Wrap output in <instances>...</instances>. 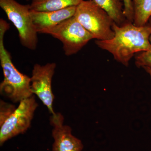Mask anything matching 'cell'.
Listing matches in <instances>:
<instances>
[{"label": "cell", "mask_w": 151, "mask_h": 151, "mask_svg": "<svg viewBox=\"0 0 151 151\" xmlns=\"http://www.w3.org/2000/svg\"><path fill=\"white\" fill-rule=\"evenodd\" d=\"M83 0H32L31 10L52 12L77 6Z\"/></svg>", "instance_id": "8fae6325"}, {"label": "cell", "mask_w": 151, "mask_h": 151, "mask_svg": "<svg viewBox=\"0 0 151 151\" xmlns=\"http://www.w3.org/2000/svg\"><path fill=\"white\" fill-rule=\"evenodd\" d=\"M108 14L114 23L122 26L129 22L124 14L123 0H93Z\"/></svg>", "instance_id": "30bf717a"}, {"label": "cell", "mask_w": 151, "mask_h": 151, "mask_svg": "<svg viewBox=\"0 0 151 151\" xmlns=\"http://www.w3.org/2000/svg\"><path fill=\"white\" fill-rule=\"evenodd\" d=\"M124 14L127 20L133 23L134 19V10L132 0H123Z\"/></svg>", "instance_id": "9a60e30c"}, {"label": "cell", "mask_w": 151, "mask_h": 151, "mask_svg": "<svg viewBox=\"0 0 151 151\" xmlns=\"http://www.w3.org/2000/svg\"><path fill=\"white\" fill-rule=\"evenodd\" d=\"M38 106L34 95L19 103L18 107L0 127V146L27 131Z\"/></svg>", "instance_id": "8992f818"}, {"label": "cell", "mask_w": 151, "mask_h": 151, "mask_svg": "<svg viewBox=\"0 0 151 151\" xmlns=\"http://www.w3.org/2000/svg\"></svg>", "instance_id": "ac0fdd59"}, {"label": "cell", "mask_w": 151, "mask_h": 151, "mask_svg": "<svg viewBox=\"0 0 151 151\" xmlns=\"http://www.w3.org/2000/svg\"><path fill=\"white\" fill-rule=\"evenodd\" d=\"M64 117L60 113L52 115V136L54 139L52 151H82L84 148L81 140L73 136L72 129L64 124Z\"/></svg>", "instance_id": "ba28073f"}, {"label": "cell", "mask_w": 151, "mask_h": 151, "mask_svg": "<svg viewBox=\"0 0 151 151\" xmlns=\"http://www.w3.org/2000/svg\"><path fill=\"white\" fill-rule=\"evenodd\" d=\"M115 36L108 40H96L98 47L113 55L115 60L126 67L133 56L139 52L148 50L150 46L151 25L148 23L142 27L136 26L128 22L122 26L114 22Z\"/></svg>", "instance_id": "6da1fadb"}, {"label": "cell", "mask_w": 151, "mask_h": 151, "mask_svg": "<svg viewBox=\"0 0 151 151\" xmlns=\"http://www.w3.org/2000/svg\"><path fill=\"white\" fill-rule=\"evenodd\" d=\"M149 22L151 25V17L149 19ZM150 41V46L148 50L139 52L135 55V64L138 68L145 66L151 68V35Z\"/></svg>", "instance_id": "4fadbf2b"}, {"label": "cell", "mask_w": 151, "mask_h": 151, "mask_svg": "<svg viewBox=\"0 0 151 151\" xmlns=\"http://www.w3.org/2000/svg\"><path fill=\"white\" fill-rule=\"evenodd\" d=\"M9 24L3 19L0 20V61L4 79L0 84L1 95L13 103H19L34 95L31 87V77L21 73L13 63L9 52L4 46V36Z\"/></svg>", "instance_id": "7a4b0ae2"}, {"label": "cell", "mask_w": 151, "mask_h": 151, "mask_svg": "<svg viewBox=\"0 0 151 151\" xmlns=\"http://www.w3.org/2000/svg\"><path fill=\"white\" fill-rule=\"evenodd\" d=\"M13 104L6 103L4 100L0 101V127L4 124L16 109Z\"/></svg>", "instance_id": "5bb4252c"}, {"label": "cell", "mask_w": 151, "mask_h": 151, "mask_svg": "<svg viewBox=\"0 0 151 151\" xmlns=\"http://www.w3.org/2000/svg\"><path fill=\"white\" fill-rule=\"evenodd\" d=\"M74 17L97 40H110L115 36L113 20L93 0H83L76 7Z\"/></svg>", "instance_id": "3957f363"}, {"label": "cell", "mask_w": 151, "mask_h": 151, "mask_svg": "<svg viewBox=\"0 0 151 151\" xmlns=\"http://www.w3.org/2000/svg\"><path fill=\"white\" fill-rule=\"evenodd\" d=\"M42 33L50 35L60 40L67 56L76 54L89 41L94 39L74 16L54 27L45 30Z\"/></svg>", "instance_id": "5b68a950"}, {"label": "cell", "mask_w": 151, "mask_h": 151, "mask_svg": "<svg viewBox=\"0 0 151 151\" xmlns=\"http://www.w3.org/2000/svg\"><path fill=\"white\" fill-rule=\"evenodd\" d=\"M56 67V63H54L42 65L35 64L31 77V87L33 94H35L39 98L52 115L55 113L53 108L55 97L52 82Z\"/></svg>", "instance_id": "52a82bcc"}, {"label": "cell", "mask_w": 151, "mask_h": 151, "mask_svg": "<svg viewBox=\"0 0 151 151\" xmlns=\"http://www.w3.org/2000/svg\"><path fill=\"white\" fill-rule=\"evenodd\" d=\"M76 7L77 6H73L52 12L31 10V15L38 33H42L45 30L54 27L65 20L74 16Z\"/></svg>", "instance_id": "9c48e42d"}, {"label": "cell", "mask_w": 151, "mask_h": 151, "mask_svg": "<svg viewBox=\"0 0 151 151\" xmlns=\"http://www.w3.org/2000/svg\"><path fill=\"white\" fill-rule=\"evenodd\" d=\"M134 10L133 24L142 27L148 23L151 17V0H132Z\"/></svg>", "instance_id": "7c38bea8"}, {"label": "cell", "mask_w": 151, "mask_h": 151, "mask_svg": "<svg viewBox=\"0 0 151 151\" xmlns=\"http://www.w3.org/2000/svg\"><path fill=\"white\" fill-rule=\"evenodd\" d=\"M143 68L145 69V70L147 73H148L149 75H150V77L151 80V68L145 66V67H143Z\"/></svg>", "instance_id": "2e32d148"}, {"label": "cell", "mask_w": 151, "mask_h": 151, "mask_svg": "<svg viewBox=\"0 0 151 151\" xmlns=\"http://www.w3.org/2000/svg\"><path fill=\"white\" fill-rule=\"evenodd\" d=\"M27 1H29V0H27Z\"/></svg>", "instance_id": "e0dca14e"}, {"label": "cell", "mask_w": 151, "mask_h": 151, "mask_svg": "<svg viewBox=\"0 0 151 151\" xmlns=\"http://www.w3.org/2000/svg\"><path fill=\"white\" fill-rule=\"evenodd\" d=\"M0 6L17 30L22 45L35 50L38 32L31 15L30 5L21 4L15 0H0Z\"/></svg>", "instance_id": "277c9868"}]
</instances>
